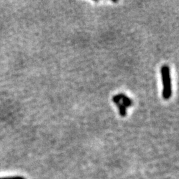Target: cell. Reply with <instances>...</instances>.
I'll return each mask as SVG.
<instances>
[{
  "label": "cell",
  "instance_id": "cell-1",
  "mask_svg": "<svg viewBox=\"0 0 179 179\" xmlns=\"http://www.w3.org/2000/svg\"><path fill=\"white\" fill-rule=\"evenodd\" d=\"M161 75H162L163 84V98L165 100H168L171 96L172 88L171 77H170V70L167 66H164L161 68Z\"/></svg>",
  "mask_w": 179,
  "mask_h": 179
},
{
  "label": "cell",
  "instance_id": "cell-2",
  "mask_svg": "<svg viewBox=\"0 0 179 179\" xmlns=\"http://www.w3.org/2000/svg\"><path fill=\"white\" fill-rule=\"evenodd\" d=\"M0 179H25L23 176H9V177H1Z\"/></svg>",
  "mask_w": 179,
  "mask_h": 179
}]
</instances>
